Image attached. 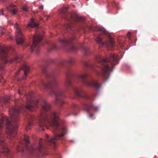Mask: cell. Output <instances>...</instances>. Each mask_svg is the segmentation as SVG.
<instances>
[{"instance_id": "cell-1", "label": "cell", "mask_w": 158, "mask_h": 158, "mask_svg": "<svg viewBox=\"0 0 158 158\" xmlns=\"http://www.w3.org/2000/svg\"><path fill=\"white\" fill-rule=\"evenodd\" d=\"M9 118L6 122V131L8 136L12 137L16 135L18 130L20 121V110L16 107L10 109Z\"/></svg>"}, {"instance_id": "cell-2", "label": "cell", "mask_w": 158, "mask_h": 158, "mask_svg": "<svg viewBox=\"0 0 158 158\" xmlns=\"http://www.w3.org/2000/svg\"><path fill=\"white\" fill-rule=\"evenodd\" d=\"M39 99L37 95L33 92H29L26 98V108L31 112H34L38 107Z\"/></svg>"}, {"instance_id": "cell-3", "label": "cell", "mask_w": 158, "mask_h": 158, "mask_svg": "<svg viewBox=\"0 0 158 158\" xmlns=\"http://www.w3.org/2000/svg\"><path fill=\"white\" fill-rule=\"evenodd\" d=\"M30 70V67L28 64H23L16 73V78L18 81L26 80Z\"/></svg>"}, {"instance_id": "cell-4", "label": "cell", "mask_w": 158, "mask_h": 158, "mask_svg": "<svg viewBox=\"0 0 158 158\" xmlns=\"http://www.w3.org/2000/svg\"><path fill=\"white\" fill-rule=\"evenodd\" d=\"M45 33L43 32H37L33 35V42L30 47V52L33 53L38 44L43 41Z\"/></svg>"}, {"instance_id": "cell-5", "label": "cell", "mask_w": 158, "mask_h": 158, "mask_svg": "<svg viewBox=\"0 0 158 158\" xmlns=\"http://www.w3.org/2000/svg\"><path fill=\"white\" fill-rule=\"evenodd\" d=\"M15 27H16L15 37H16V42L18 45H21L24 42V35L23 34L21 27L17 23L16 24Z\"/></svg>"}, {"instance_id": "cell-6", "label": "cell", "mask_w": 158, "mask_h": 158, "mask_svg": "<svg viewBox=\"0 0 158 158\" xmlns=\"http://www.w3.org/2000/svg\"><path fill=\"white\" fill-rule=\"evenodd\" d=\"M38 25H39V24L36 22L35 19L34 18H32V19H30L29 22L27 25L28 28H37Z\"/></svg>"}, {"instance_id": "cell-7", "label": "cell", "mask_w": 158, "mask_h": 158, "mask_svg": "<svg viewBox=\"0 0 158 158\" xmlns=\"http://www.w3.org/2000/svg\"><path fill=\"white\" fill-rule=\"evenodd\" d=\"M9 10L12 14L14 15H16L17 14L18 10L16 7L13 5H11L10 7H9Z\"/></svg>"}, {"instance_id": "cell-8", "label": "cell", "mask_w": 158, "mask_h": 158, "mask_svg": "<svg viewBox=\"0 0 158 158\" xmlns=\"http://www.w3.org/2000/svg\"><path fill=\"white\" fill-rule=\"evenodd\" d=\"M22 9H23V10H25L26 11H27V8L26 7H23Z\"/></svg>"}, {"instance_id": "cell-9", "label": "cell", "mask_w": 158, "mask_h": 158, "mask_svg": "<svg viewBox=\"0 0 158 158\" xmlns=\"http://www.w3.org/2000/svg\"><path fill=\"white\" fill-rule=\"evenodd\" d=\"M1 32H2V28L1 26H0V34L1 33Z\"/></svg>"}]
</instances>
